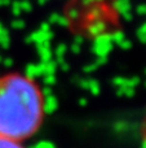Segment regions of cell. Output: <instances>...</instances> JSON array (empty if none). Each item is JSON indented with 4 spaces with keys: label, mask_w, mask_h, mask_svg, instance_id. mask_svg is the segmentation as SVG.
Instances as JSON below:
<instances>
[{
    "label": "cell",
    "mask_w": 146,
    "mask_h": 148,
    "mask_svg": "<svg viewBox=\"0 0 146 148\" xmlns=\"http://www.w3.org/2000/svg\"><path fill=\"white\" fill-rule=\"evenodd\" d=\"M142 144H144V148H146V122L142 127Z\"/></svg>",
    "instance_id": "obj_7"
},
{
    "label": "cell",
    "mask_w": 146,
    "mask_h": 148,
    "mask_svg": "<svg viewBox=\"0 0 146 148\" xmlns=\"http://www.w3.org/2000/svg\"><path fill=\"white\" fill-rule=\"evenodd\" d=\"M31 148H54V146L51 142H39L35 146H32Z\"/></svg>",
    "instance_id": "obj_6"
},
{
    "label": "cell",
    "mask_w": 146,
    "mask_h": 148,
    "mask_svg": "<svg viewBox=\"0 0 146 148\" xmlns=\"http://www.w3.org/2000/svg\"><path fill=\"white\" fill-rule=\"evenodd\" d=\"M1 61H3V57H1V56H0V62H1Z\"/></svg>",
    "instance_id": "obj_9"
},
{
    "label": "cell",
    "mask_w": 146,
    "mask_h": 148,
    "mask_svg": "<svg viewBox=\"0 0 146 148\" xmlns=\"http://www.w3.org/2000/svg\"><path fill=\"white\" fill-rule=\"evenodd\" d=\"M0 148H23L20 142L0 136Z\"/></svg>",
    "instance_id": "obj_2"
},
{
    "label": "cell",
    "mask_w": 146,
    "mask_h": 148,
    "mask_svg": "<svg viewBox=\"0 0 146 148\" xmlns=\"http://www.w3.org/2000/svg\"><path fill=\"white\" fill-rule=\"evenodd\" d=\"M1 62H3V64H4L7 68H9L10 65H12V60H10V59H3Z\"/></svg>",
    "instance_id": "obj_8"
},
{
    "label": "cell",
    "mask_w": 146,
    "mask_h": 148,
    "mask_svg": "<svg viewBox=\"0 0 146 148\" xmlns=\"http://www.w3.org/2000/svg\"><path fill=\"white\" fill-rule=\"evenodd\" d=\"M43 94L21 74L0 78V136L22 140L38 131L44 116Z\"/></svg>",
    "instance_id": "obj_1"
},
{
    "label": "cell",
    "mask_w": 146,
    "mask_h": 148,
    "mask_svg": "<svg viewBox=\"0 0 146 148\" xmlns=\"http://www.w3.org/2000/svg\"><path fill=\"white\" fill-rule=\"evenodd\" d=\"M43 104H44V112H48V113L53 112V110L56 109V107H57L56 99H54V97H52V96L47 97L45 101H44Z\"/></svg>",
    "instance_id": "obj_3"
},
{
    "label": "cell",
    "mask_w": 146,
    "mask_h": 148,
    "mask_svg": "<svg viewBox=\"0 0 146 148\" xmlns=\"http://www.w3.org/2000/svg\"><path fill=\"white\" fill-rule=\"evenodd\" d=\"M0 44H1L4 48H8V46H9V38H8V34L7 33H1V34H0Z\"/></svg>",
    "instance_id": "obj_5"
},
{
    "label": "cell",
    "mask_w": 146,
    "mask_h": 148,
    "mask_svg": "<svg viewBox=\"0 0 146 148\" xmlns=\"http://www.w3.org/2000/svg\"><path fill=\"white\" fill-rule=\"evenodd\" d=\"M39 55L41 56V59L48 61L49 57H51V51H49V47H38Z\"/></svg>",
    "instance_id": "obj_4"
}]
</instances>
